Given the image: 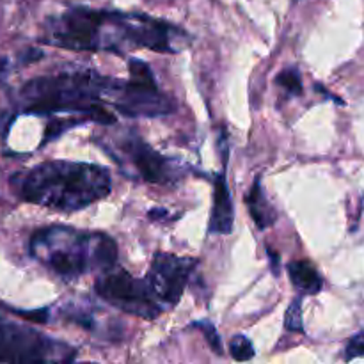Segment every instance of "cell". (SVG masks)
I'll return each instance as SVG.
<instances>
[{"instance_id": "1", "label": "cell", "mask_w": 364, "mask_h": 364, "mask_svg": "<svg viewBox=\"0 0 364 364\" xmlns=\"http://www.w3.org/2000/svg\"><path fill=\"white\" fill-rule=\"evenodd\" d=\"M45 41L75 52H116L149 48L153 52L178 53L191 36L164 20L146 14L73 7L46 23Z\"/></svg>"}, {"instance_id": "2", "label": "cell", "mask_w": 364, "mask_h": 364, "mask_svg": "<svg viewBox=\"0 0 364 364\" xmlns=\"http://www.w3.org/2000/svg\"><path fill=\"white\" fill-rule=\"evenodd\" d=\"M18 196L57 212H77L107 198L112 188L109 171L96 164L45 162L14 176Z\"/></svg>"}, {"instance_id": "3", "label": "cell", "mask_w": 364, "mask_h": 364, "mask_svg": "<svg viewBox=\"0 0 364 364\" xmlns=\"http://www.w3.org/2000/svg\"><path fill=\"white\" fill-rule=\"evenodd\" d=\"M114 78L91 70H66L48 77L32 78L21 87L20 102L27 112H82L98 123L116 121L107 110Z\"/></svg>"}, {"instance_id": "4", "label": "cell", "mask_w": 364, "mask_h": 364, "mask_svg": "<svg viewBox=\"0 0 364 364\" xmlns=\"http://www.w3.org/2000/svg\"><path fill=\"white\" fill-rule=\"evenodd\" d=\"M31 255L59 276L75 279L91 270L103 272L116 265L117 244L105 233L50 226L32 235Z\"/></svg>"}, {"instance_id": "5", "label": "cell", "mask_w": 364, "mask_h": 364, "mask_svg": "<svg viewBox=\"0 0 364 364\" xmlns=\"http://www.w3.org/2000/svg\"><path fill=\"white\" fill-rule=\"evenodd\" d=\"M130 80L114 78L109 103L128 117H159L171 114L174 103L156 85L155 77L144 60H130Z\"/></svg>"}, {"instance_id": "6", "label": "cell", "mask_w": 364, "mask_h": 364, "mask_svg": "<svg viewBox=\"0 0 364 364\" xmlns=\"http://www.w3.org/2000/svg\"><path fill=\"white\" fill-rule=\"evenodd\" d=\"M75 358V350L46 334L38 333L21 323L0 318V361L32 363H68Z\"/></svg>"}, {"instance_id": "7", "label": "cell", "mask_w": 364, "mask_h": 364, "mask_svg": "<svg viewBox=\"0 0 364 364\" xmlns=\"http://www.w3.org/2000/svg\"><path fill=\"white\" fill-rule=\"evenodd\" d=\"M95 290L110 306L139 318L155 320L164 311L148 281L137 279L117 265L100 272Z\"/></svg>"}, {"instance_id": "8", "label": "cell", "mask_w": 364, "mask_h": 364, "mask_svg": "<svg viewBox=\"0 0 364 364\" xmlns=\"http://www.w3.org/2000/svg\"><path fill=\"white\" fill-rule=\"evenodd\" d=\"M109 153L121 164V167L127 166L128 169H134L137 176L149 183H176L185 174V164L164 156L134 132H124Z\"/></svg>"}, {"instance_id": "9", "label": "cell", "mask_w": 364, "mask_h": 364, "mask_svg": "<svg viewBox=\"0 0 364 364\" xmlns=\"http://www.w3.org/2000/svg\"><path fill=\"white\" fill-rule=\"evenodd\" d=\"M194 267L196 259L187 256L169 252H156L153 256L146 281L164 309L174 308L180 302Z\"/></svg>"}, {"instance_id": "10", "label": "cell", "mask_w": 364, "mask_h": 364, "mask_svg": "<svg viewBox=\"0 0 364 364\" xmlns=\"http://www.w3.org/2000/svg\"><path fill=\"white\" fill-rule=\"evenodd\" d=\"M233 201L224 174H217L213 181V208L208 231L213 235H228L233 230Z\"/></svg>"}, {"instance_id": "11", "label": "cell", "mask_w": 364, "mask_h": 364, "mask_svg": "<svg viewBox=\"0 0 364 364\" xmlns=\"http://www.w3.org/2000/svg\"><path fill=\"white\" fill-rule=\"evenodd\" d=\"M291 284L304 295H316L323 287L322 276L308 259H297L288 265Z\"/></svg>"}, {"instance_id": "12", "label": "cell", "mask_w": 364, "mask_h": 364, "mask_svg": "<svg viewBox=\"0 0 364 364\" xmlns=\"http://www.w3.org/2000/svg\"><path fill=\"white\" fill-rule=\"evenodd\" d=\"M247 206L251 217L255 219V223L258 224L259 230H265V228L272 226L276 223V210L270 205V201L267 199V196L262 191V181L256 180L255 185L251 188V194L247 198Z\"/></svg>"}, {"instance_id": "13", "label": "cell", "mask_w": 364, "mask_h": 364, "mask_svg": "<svg viewBox=\"0 0 364 364\" xmlns=\"http://www.w3.org/2000/svg\"><path fill=\"white\" fill-rule=\"evenodd\" d=\"M230 354L235 361H249V359L255 358V347H252L249 338L237 334L230 341Z\"/></svg>"}, {"instance_id": "14", "label": "cell", "mask_w": 364, "mask_h": 364, "mask_svg": "<svg viewBox=\"0 0 364 364\" xmlns=\"http://www.w3.org/2000/svg\"><path fill=\"white\" fill-rule=\"evenodd\" d=\"M277 84L283 85L290 95L299 96L302 95V78L297 68H287L277 75Z\"/></svg>"}, {"instance_id": "15", "label": "cell", "mask_w": 364, "mask_h": 364, "mask_svg": "<svg viewBox=\"0 0 364 364\" xmlns=\"http://www.w3.org/2000/svg\"><path fill=\"white\" fill-rule=\"evenodd\" d=\"M284 326L288 331H294V333H302L304 327H302V302L301 299H295L290 304V308L287 309V315H284Z\"/></svg>"}, {"instance_id": "16", "label": "cell", "mask_w": 364, "mask_h": 364, "mask_svg": "<svg viewBox=\"0 0 364 364\" xmlns=\"http://www.w3.org/2000/svg\"><path fill=\"white\" fill-rule=\"evenodd\" d=\"M194 327L205 334L206 341H208L210 347H212V350L215 352V354H220V352H223V343H220V338H219V334H217L215 327L212 326V322H208V320H203V322H196Z\"/></svg>"}, {"instance_id": "17", "label": "cell", "mask_w": 364, "mask_h": 364, "mask_svg": "<svg viewBox=\"0 0 364 364\" xmlns=\"http://www.w3.org/2000/svg\"><path fill=\"white\" fill-rule=\"evenodd\" d=\"M361 355H364V331L363 333H358L355 336H352L347 348H345V358L348 361L355 358H361Z\"/></svg>"}, {"instance_id": "18", "label": "cell", "mask_w": 364, "mask_h": 364, "mask_svg": "<svg viewBox=\"0 0 364 364\" xmlns=\"http://www.w3.org/2000/svg\"><path fill=\"white\" fill-rule=\"evenodd\" d=\"M269 256H270V263H272V265H270L272 267V272L277 276V274H279V256H277L274 251H269Z\"/></svg>"}, {"instance_id": "19", "label": "cell", "mask_w": 364, "mask_h": 364, "mask_svg": "<svg viewBox=\"0 0 364 364\" xmlns=\"http://www.w3.org/2000/svg\"><path fill=\"white\" fill-rule=\"evenodd\" d=\"M7 77V60L6 59H0V80Z\"/></svg>"}]
</instances>
